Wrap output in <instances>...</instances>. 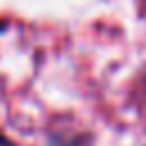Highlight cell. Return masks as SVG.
I'll use <instances>...</instances> for the list:
<instances>
[{
    "mask_svg": "<svg viewBox=\"0 0 146 146\" xmlns=\"http://www.w3.org/2000/svg\"><path fill=\"white\" fill-rule=\"evenodd\" d=\"M0 146H14V144H11L7 137H2V135H0Z\"/></svg>",
    "mask_w": 146,
    "mask_h": 146,
    "instance_id": "1",
    "label": "cell"
},
{
    "mask_svg": "<svg viewBox=\"0 0 146 146\" xmlns=\"http://www.w3.org/2000/svg\"><path fill=\"white\" fill-rule=\"evenodd\" d=\"M0 30H2V27H0Z\"/></svg>",
    "mask_w": 146,
    "mask_h": 146,
    "instance_id": "2",
    "label": "cell"
}]
</instances>
